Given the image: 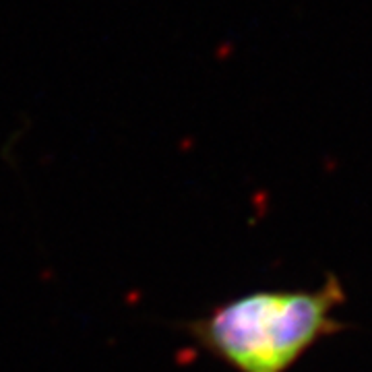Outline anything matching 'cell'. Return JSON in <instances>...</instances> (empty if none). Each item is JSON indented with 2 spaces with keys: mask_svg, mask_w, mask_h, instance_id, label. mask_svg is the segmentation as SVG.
I'll return each mask as SVG.
<instances>
[{
  "mask_svg": "<svg viewBox=\"0 0 372 372\" xmlns=\"http://www.w3.org/2000/svg\"><path fill=\"white\" fill-rule=\"evenodd\" d=\"M345 289L333 273L317 289H255L185 323L186 335L236 372H287L345 323Z\"/></svg>",
  "mask_w": 372,
  "mask_h": 372,
  "instance_id": "cell-1",
  "label": "cell"
}]
</instances>
